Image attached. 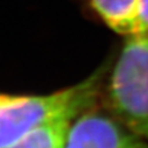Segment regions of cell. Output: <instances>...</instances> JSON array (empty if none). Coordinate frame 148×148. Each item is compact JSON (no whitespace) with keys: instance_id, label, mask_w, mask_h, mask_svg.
<instances>
[{"instance_id":"obj_1","label":"cell","mask_w":148,"mask_h":148,"mask_svg":"<svg viewBox=\"0 0 148 148\" xmlns=\"http://www.w3.org/2000/svg\"><path fill=\"white\" fill-rule=\"evenodd\" d=\"M106 66L81 83L45 96L0 93V148H5L47 121L72 117L91 110L100 91Z\"/></svg>"},{"instance_id":"obj_2","label":"cell","mask_w":148,"mask_h":148,"mask_svg":"<svg viewBox=\"0 0 148 148\" xmlns=\"http://www.w3.org/2000/svg\"><path fill=\"white\" fill-rule=\"evenodd\" d=\"M113 117L148 141V35H131L116 60L106 90Z\"/></svg>"},{"instance_id":"obj_3","label":"cell","mask_w":148,"mask_h":148,"mask_svg":"<svg viewBox=\"0 0 148 148\" xmlns=\"http://www.w3.org/2000/svg\"><path fill=\"white\" fill-rule=\"evenodd\" d=\"M64 148H148L116 117L89 110L72 123Z\"/></svg>"},{"instance_id":"obj_4","label":"cell","mask_w":148,"mask_h":148,"mask_svg":"<svg viewBox=\"0 0 148 148\" xmlns=\"http://www.w3.org/2000/svg\"><path fill=\"white\" fill-rule=\"evenodd\" d=\"M138 1L139 0H77L88 13L125 38L135 33Z\"/></svg>"},{"instance_id":"obj_5","label":"cell","mask_w":148,"mask_h":148,"mask_svg":"<svg viewBox=\"0 0 148 148\" xmlns=\"http://www.w3.org/2000/svg\"><path fill=\"white\" fill-rule=\"evenodd\" d=\"M73 120L62 117L47 121L5 148H64Z\"/></svg>"},{"instance_id":"obj_6","label":"cell","mask_w":148,"mask_h":148,"mask_svg":"<svg viewBox=\"0 0 148 148\" xmlns=\"http://www.w3.org/2000/svg\"><path fill=\"white\" fill-rule=\"evenodd\" d=\"M133 35H148V0L138 1L136 27Z\"/></svg>"}]
</instances>
